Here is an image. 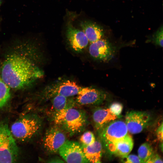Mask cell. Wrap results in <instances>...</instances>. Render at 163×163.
Wrapping results in <instances>:
<instances>
[{"label": "cell", "mask_w": 163, "mask_h": 163, "mask_svg": "<svg viewBox=\"0 0 163 163\" xmlns=\"http://www.w3.org/2000/svg\"><path fill=\"white\" fill-rule=\"evenodd\" d=\"M123 108V105L119 102L113 103L110 105L109 108L111 113L118 117L120 115Z\"/></svg>", "instance_id": "22"}, {"label": "cell", "mask_w": 163, "mask_h": 163, "mask_svg": "<svg viewBox=\"0 0 163 163\" xmlns=\"http://www.w3.org/2000/svg\"><path fill=\"white\" fill-rule=\"evenodd\" d=\"M81 88L73 81H61L45 87L39 93V97L42 101H47L56 96L73 97L78 94Z\"/></svg>", "instance_id": "5"}, {"label": "cell", "mask_w": 163, "mask_h": 163, "mask_svg": "<svg viewBox=\"0 0 163 163\" xmlns=\"http://www.w3.org/2000/svg\"><path fill=\"white\" fill-rule=\"evenodd\" d=\"M82 148L88 163L101 162L103 150V145L101 141L96 140L92 144Z\"/></svg>", "instance_id": "17"}, {"label": "cell", "mask_w": 163, "mask_h": 163, "mask_svg": "<svg viewBox=\"0 0 163 163\" xmlns=\"http://www.w3.org/2000/svg\"><path fill=\"white\" fill-rule=\"evenodd\" d=\"M156 134L158 139L161 142L163 141V123L162 122L156 131Z\"/></svg>", "instance_id": "25"}, {"label": "cell", "mask_w": 163, "mask_h": 163, "mask_svg": "<svg viewBox=\"0 0 163 163\" xmlns=\"http://www.w3.org/2000/svg\"><path fill=\"white\" fill-rule=\"evenodd\" d=\"M128 132L125 122L115 120L107 124L100 132L101 141L106 149L115 142L126 136Z\"/></svg>", "instance_id": "6"}, {"label": "cell", "mask_w": 163, "mask_h": 163, "mask_svg": "<svg viewBox=\"0 0 163 163\" xmlns=\"http://www.w3.org/2000/svg\"><path fill=\"white\" fill-rule=\"evenodd\" d=\"M51 118L55 125L71 136L83 132L88 123L86 113L76 107L62 111Z\"/></svg>", "instance_id": "2"}, {"label": "cell", "mask_w": 163, "mask_h": 163, "mask_svg": "<svg viewBox=\"0 0 163 163\" xmlns=\"http://www.w3.org/2000/svg\"><path fill=\"white\" fill-rule=\"evenodd\" d=\"M36 41L30 37L15 39L5 47L0 62V75L13 89L32 87L44 75L43 56Z\"/></svg>", "instance_id": "1"}, {"label": "cell", "mask_w": 163, "mask_h": 163, "mask_svg": "<svg viewBox=\"0 0 163 163\" xmlns=\"http://www.w3.org/2000/svg\"><path fill=\"white\" fill-rule=\"evenodd\" d=\"M58 152L63 159L68 163H88L81 145L77 142L67 140Z\"/></svg>", "instance_id": "10"}, {"label": "cell", "mask_w": 163, "mask_h": 163, "mask_svg": "<svg viewBox=\"0 0 163 163\" xmlns=\"http://www.w3.org/2000/svg\"><path fill=\"white\" fill-rule=\"evenodd\" d=\"M47 162L49 163H59L64 162V161L62 160L57 157H54L51 158L47 160Z\"/></svg>", "instance_id": "26"}, {"label": "cell", "mask_w": 163, "mask_h": 163, "mask_svg": "<svg viewBox=\"0 0 163 163\" xmlns=\"http://www.w3.org/2000/svg\"><path fill=\"white\" fill-rule=\"evenodd\" d=\"M1 3H2V1L1 0H0V6L1 5Z\"/></svg>", "instance_id": "27"}, {"label": "cell", "mask_w": 163, "mask_h": 163, "mask_svg": "<svg viewBox=\"0 0 163 163\" xmlns=\"http://www.w3.org/2000/svg\"><path fill=\"white\" fill-rule=\"evenodd\" d=\"M65 133L55 125L46 131L43 139L45 150L50 154H54L59 151L67 140Z\"/></svg>", "instance_id": "7"}, {"label": "cell", "mask_w": 163, "mask_h": 163, "mask_svg": "<svg viewBox=\"0 0 163 163\" xmlns=\"http://www.w3.org/2000/svg\"><path fill=\"white\" fill-rule=\"evenodd\" d=\"M163 26H162L148 40V42H152L155 45L162 47L163 40Z\"/></svg>", "instance_id": "21"}, {"label": "cell", "mask_w": 163, "mask_h": 163, "mask_svg": "<svg viewBox=\"0 0 163 163\" xmlns=\"http://www.w3.org/2000/svg\"><path fill=\"white\" fill-rule=\"evenodd\" d=\"M133 146L132 138L128 134L125 137L115 142L106 150L111 154L122 158L129 154Z\"/></svg>", "instance_id": "14"}, {"label": "cell", "mask_w": 163, "mask_h": 163, "mask_svg": "<svg viewBox=\"0 0 163 163\" xmlns=\"http://www.w3.org/2000/svg\"><path fill=\"white\" fill-rule=\"evenodd\" d=\"M79 140L82 147H85L93 144L96 139L92 132L87 131L82 135Z\"/></svg>", "instance_id": "20"}, {"label": "cell", "mask_w": 163, "mask_h": 163, "mask_svg": "<svg viewBox=\"0 0 163 163\" xmlns=\"http://www.w3.org/2000/svg\"><path fill=\"white\" fill-rule=\"evenodd\" d=\"M154 153L152 147L147 142L142 144L138 150V156L141 163H146Z\"/></svg>", "instance_id": "18"}, {"label": "cell", "mask_w": 163, "mask_h": 163, "mask_svg": "<svg viewBox=\"0 0 163 163\" xmlns=\"http://www.w3.org/2000/svg\"><path fill=\"white\" fill-rule=\"evenodd\" d=\"M80 25L90 43L102 38L104 35L103 28L95 23L83 21L80 22Z\"/></svg>", "instance_id": "16"}, {"label": "cell", "mask_w": 163, "mask_h": 163, "mask_svg": "<svg viewBox=\"0 0 163 163\" xmlns=\"http://www.w3.org/2000/svg\"><path fill=\"white\" fill-rule=\"evenodd\" d=\"M122 161L123 162L127 163H141L138 156L131 154L128 155L122 158Z\"/></svg>", "instance_id": "23"}, {"label": "cell", "mask_w": 163, "mask_h": 163, "mask_svg": "<svg viewBox=\"0 0 163 163\" xmlns=\"http://www.w3.org/2000/svg\"><path fill=\"white\" fill-rule=\"evenodd\" d=\"M92 117L95 128L100 132L107 124L118 117L111 113L109 108L100 107L93 110Z\"/></svg>", "instance_id": "15"}, {"label": "cell", "mask_w": 163, "mask_h": 163, "mask_svg": "<svg viewBox=\"0 0 163 163\" xmlns=\"http://www.w3.org/2000/svg\"><path fill=\"white\" fill-rule=\"evenodd\" d=\"M18 149L8 126L0 123V163L14 162L18 156Z\"/></svg>", "instance_id": "4"}, {"label": "cell", "mask_w": 163, "mask_h": 163, "mask_svg": "<svg viewBox=\"0 0 163 163\" xmlns=\"http://www.w3.org/2000/svg\"><path fill=\"white\" fill-rule=\"evenodd\" d=\"M50 100L51 103L48 113L51 117L62 111L76 107L77 105L73 96L58 95L53 97Z\"/></svg>", "instance_id": "13"}, {"label": "cell", "mask_w": 163, "mask_h": 163, "mask_svg": "<svg viewBox=\"0 0 163 163\" xmlns=\"http://www.w3.org/2000/svg\"><path fill=\"white\" fill-rule=\"evenodd\" d=\"M11 88L0 75V108L4 106L9 100L11 96Z\"/></svg>", "instance_id": "19"}, {"label": "cell", "mask_w": 163, "mask_h": 163, "mask_svg": "<svg viewBox=\"0 0 163 163\" xmlns=\"http://www.w3.org/2000/svg\"><path fill=\"white\" fill-rule=\"evenodd\" d=\"M40 119L35 115L22 117L12 125L10 131L14 137L21 141L30 139L37 134L41 127Z\"/></svg>", "instance_id": "3"}, {"label": "cell", "mask_w": 163, "mask_h": 163, "mask_svg": "<svg viewBox=\"0 0 163 163\" xmlns=\"http://www.w3.org/2000/svg\"><path fill=\"white\" fill-rule=\"evenodd\" d=\"M146 163H163V161L158 155L154 153L148 160Z\"/></svg>", "instance_id": "24"}, {"label": "cell", "mask_w": 163, "mask_h": 163, "mask_svg": "<svg viewBox=\"0 0 163 163\" xmlns=\"http://www.w3.org/2000/svg\"><path fill=\"white\" fill-rule=\"evenodd\" d=\"M76 95L75 99L77 105H96L101 104L105 100L107 94L99 89L82 87Z\"/></svg>", "instance_id": "11"}, {"label": "cell", "mask_w": 163, "mask_h": 163, "mask_svg": "<svg viewBox=\"0 0 163 163\" xmlns=\"http://www.w3.org/2000/svg\"><path fill=\"white\" fill-rule=\"evenodd\" d=\"M66 35L71 46L76 52L82 51L89 43L83 31L75 28L70 22L67 25Z\"/></svg>", "instance_id": "12"}, {"label": "cell", "mask_w": 163, "mask_h": 163, "mask_svg": "<svg viewBox=\"0 0 163 163\" xmlns=\"http://www.w3.org/2000/svg\"><path fill=\"white\" fill-rule=\"evenodd\" d=\"M116 47L109 41L101 38L90 43L89 53L94 59L104 62L110 60L116 52Z\"/></svg>", "instance_id": "9"}, {"label": "cell", "mask_w": 163, "mask_h": 163, "mask_svg": "<svg viewBox=\"0 0 163 163\" xmlns=\"http://www.w3.org/2000/svg\"><path fill=\"white\" fill-rule=\"evenodd\" d=\"M152 117L145 111H131L125 116V123L128 131L133 134L139 133L150 124Z\"/></svg>", "instance_id": "8"}]
</instances>
